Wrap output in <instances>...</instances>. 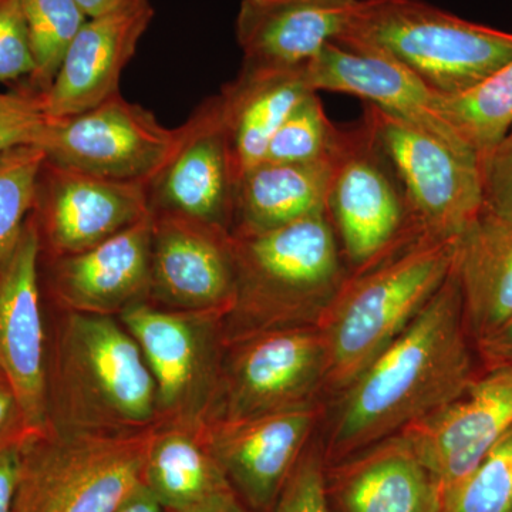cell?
<instances>
[{"label": "cell", "instance_id": "22", "mask_svg": "<svg viewBox=\"0 0 512 512\" xmlns=\"http://www.w3.org/2000/svg\"><path fill=\"white\" fill-rule=\"evenodd\" d=\"M359 0H241L235 35L251 66H306L348 29Z\"/></svg>", "mask_w": 512, "mask_h": 512}, {"label": "cell", "instance_id": "37", "mask_svg": "<svg viewBox=\"0 0 512 512\" xmlns=\"http://www.w3.org/2000/svg\"><path fill=\"white\" fill-rule=\"evenodd\" d=\"M28 439V437H26ZM0 447V512H13L18 494L22 451L25 440Z\"/></svg>", "mask_w": 512, "mask_h": 512}, {"label": "cell", "instance_id": "36", "mask_svg": "<svg viewBox=\"0 0 512 512\" xmlns=\"http://www.w3.org/2000/svg\"><path fill=\"white\" fill-rule=\"evenodd\" d=\"M32 436L18 397L0 373V447Z\"/></svg>", "mask_w": 512, "mask_h": 512}, {"label": "cell", "instance_id": "19", "mask_svg": "<svg viewBox=\"0 0 512 512\" xmlns=\"http://www.w3.org/2000/svg\"><path fill=\"white\" fill-rule=\"evenodd\" d=\"M338 512H441L443 491L402 433L326 466Z\"/></svg>", "mask_w": 512, "mask_h": 512}, {"label": "cell", "instance_id": "8", "mask_svg": "<svg viewBox=\"0 0 512 512\" xmlns=\"http://www.w3.org/2000/svg\"><path fill=\"white\" fill-rule=\"evenodd\" d=\"M119 319L137 340L156 384L158 427L202 429L220 389L225 316L143 302Z\"/></svg>", "mask_w": 512, "mask_h": 512}, {"label": "cell", "instance_id": "33", "mask_svg": "<svg viewBox=\"0 0 512 512\" xmlns=\"http://www.w3.org/2000/svg\"><path fill=\"white\" fill-rule=\"evenodd\" d=\"M49 124L40 99L15 87L0 93V151L10 147L40 146Z\"/></svg>", "mask_w": 512, "mask_h": 512}, {"label": "cell", "instance_id": "35", "mask_svg": "<svg viewBox=\"0 0 512 512\" xmlns=\"http://www.w3.org/2000/svg\"><path fill=\"white\" fill-rule=\"evenodd\" d=\"M484 210L512 222V128L493 148L480 154Z\"/></svg>", "mask_w": 512, "mask_h": 512}, {"label": "cell", "instance_id": "6", "mask_svg": "<svg viewBox=\"0 0 512 512\" xmlns=\"http://www.w3.org/2000/svg\"><path fill=\"white\" fill-rule=\"evenodd\" d=\"M156 429L133 434H32L23 443L13 512L116 511L143 483Z\"/></svg>", "mask_w": 512, "mask_h": 512}, {"label": "cell", "instance_id": "15", "mask_svg": "<svg viewBox=\"0 0 512 512\" xmlns=\"http://www.w3.org/2000/svg\"><path fill=\"white\" fill-rule=\"evenodd\" d=\"M183 126L180 147L148 184L150 210L232 232L239 175L220 96L202 101Z\"/></svg>", "mask_w": 512, "mask_h": 512}, {"label": "cell", "instance_id": "12", "mask_svg": "<svg viewBox=\"0 0 512 512\" xmlns=\"http://www.w3.org/2000/svg\"><path fill=\"white\" fill-rule=\"evenodd\" d=\"M151 214L148 185L124 183L45 160L37 178L40 258L80 254Z\"/></svg>", "mask_w": 512, "mask_h": 512}, {"label": "cell", "instance_id": "16", "mask_svg": "<svg viewBox=\"0 0 512 512\" xmlns=\"http://www.w3.org/2000/svg\"><path fill=\"white\" fill-rule=\"evenodd\" d=\"M46 365L40 244L30 214L18 247L0 266V373L18 397L32 434L47 430Z\"/></svg>", "mask_w": 512, "mask_h": 512}, {"label": "cell", "instance_id": "27", "mask_svg": "<svg viewBox=\"0 0 512 512\" xmlns=\"http://www.w3.org/2000/svg\"><path fill=\"white\" fill-rule=\"evenodd\" d=\"M441 119L480 156L512 128V60L458 96H437Z\"/></svg>", "mask_w": 512, "mask_h": 512}, {"label": "cell", "instance_id": "25", "mask_svg": "<svg viewBox=\"0 0 512 512\" xmlns=\"http://www.w3.org/2000/svg\"><path fill=\"white\" fill-rule=\"evenodd\" d=\"M453 271L476 346L512 318V222L481 211L456 239Z\"/></svg>", "mask_w": 512, "mask_h": 512}, {"label": "cell", "instance_id": "13", "mask_svg": "<svg viewBox=\"0 0 512 512\" xmlns=\"http://www.w3.org/2000/svg\"><path fill=\"white\" fill-rule=\"evenodd\" d=\"M151 214L148 302L171 311L227 316L237 295L231 232L181 215Z\"/></svg>", "mask_w": 512, "mask_h": 512}, {"label": "cell", "instance_id": "21", "mask_svg": "<svg viewBox=\"0 0 512 512\" xmlns=\"http://www.w3.org/2000/svg\"><path fill=\"white\" fill-rule=\"evenodd\" d=\"M305 70L313 92L359 97L434 136L470 147L441 119L436 94L393 60L332 42L306 64Z\"/></svg>", "mask_w": 512, "mask_h": 512}, {"label": "cell", "instance_id": "20", "mask_svg": "<svg viewBox=\"0 0 512 512\" xmlns=\"http://www.w3.org/2000/svg\"><path fill=\"white\" fill-rule=\"evenodd\" d=\"M153 6L87 19L40 99L49 119L77 116L120 93V79L153 20Z\"/></svg>", "mask_w": 512, "mask_h": 512}, {"label": "cell", "instance_id": "5", "mask_svg": "<svg viewBox=\"0 0 512 512\" xmlns=\"http://www.w3.org/2000/svg\"><path fill=\"white\" fill-rule=\"evenodd\" d=\"M336 42L393 60L440 97L468 92L512 60V33L424 0H359Z\"/></svg>", "mask_w": 512, "mask_h": 512}, {"label": "cell", "instance_id": "3", "mask_svg": "<svg viewBox=\"0 0 512 512\" xmlns=\"http://www.w3.org/2000/svg\"><path fill=\"white\" fill-rule=\"evenodd\" d=\"M237 295L225 339L318 325L349 271L326 215L258 234H232Z\"/></svg>", "mask_w": 512, "mask_h": 512}, {"label": "cell", "instance_id": "23", "mask_svg": "<svg viewBox=\"0 0 512 512\" xmlns=\"http://www.w3.org/2000/svg\"><path fill=\"white\" fill-rule=\"evenodd\" d=\"M143 483L164 512H254L212 454L204 427H157Z\"/></svg>", "mask_w": 512, "mask_h": 512}, {"label": "cell", "instance_id": "28", "mask_svg": "<svg viewBox=\"0 0 512 512\" xmlns=\"http://www.w3.org/2000/svg\"><path fill=\"white\" fill-rule=\"evenodd\" d=\"M20 5L33 72L16 87L42 99L55 82L74 37L89 18L76 0H20Z\"/></svg>", "mask_w": 512, "mask_h": 512}, {"label": "cell", "instance_id": "10", "mask_svg": "<svg viewBox=\"0 0 512 512\" xmlns=\"http://www.w3.org/2000/svg\"><path fill=\"white\" fill-rule=\"evenodd\" d=\"M326 369L325 346L315 326L264 330L227 340L220 389L208 421L320 406Z\"/></svg>", "mask_w": 512, "mask_h": 512}, {"label": "cell", "instance_id": "26", "mask_svg": "<svg viewBox=\"0 0 512 512\" xmlns=\"http://www.w3.org/2000/svg\"><path fill=\"white\" fill-rule=\"evenodd\" d=\"M329 160L318 163H261L241 178L231 234H258L326 215Z\"/></svg>", "mask_w": 512, "mask_h": 512}, {"label": "cell", "instance_id": "41", "mask_svg": "<svg viewBox=\"0 0 512 512\" xmlns=\"http://www.w3.org/2000/svg\"><path fill=\"white\" fill-rule=\"evenodd\" d=\"M3 2H6V0H0V5H2Z\"/></svg>", "mask_w": 512, "mask_h": 512}, {"label": "cell", "instance_id": "14", "mask_svg": "<svg viewBox=\"0 0 512 512\" xmlns=\"http://www.w3.org/2000/svg\"><path fill=\"white\" fill-rule=\"evenodd\" d=\"M153 214L97 247L60 258H40L46 308L114 316L150 299Z\"/></svg>", "mask_w": 512, "mask_h": 512}, {"label": "cell", "instance_id": "17", "mask_svg": "<svg viewBox=\"0 0 512 512\" xmlns=\"http://www.w3.org/2000/svg\"><path fill=\"white\" fill-rule=\"evenodd\" d=\"M320 406L238 420H212L205 439L242 503L272 512L286 481L313 440Z\"/></svg>", "mask_w": 512, "mask_h": 512}, {"label": "cell", "instance_id": "38", "mask_svg": "<svg viewBox=\"0 0 512 512\" xmlns=\"http://www.w3.org/2000/svg\"><path fill=\"white\" fill-rule=\"evenodd\" d=\"M478 360L483 370L512 369V318L487 338L476 343Z\"/></svg>", "mask_w": 512, "mask_h": 512}, {"label": "cell", "instance_id": "2", "mask_svg": "<svg viewBox=\"0 0 512 512\" xmlns=\"http://www.w3.org/2000/svg\"><path fill=\"white\" fill-rule=\"evenodd\" d=\"M45 309L47 430L133 434L156 429V384L120 319Z\"/></svg>", "mask_w": 512, "mask_h": 512}, {"label": "cell", "instance_id": "4", "mask_svg": "<svg viewBox=\"0 0 512 512\" xmlns=\"http://www.w3.org/2000/svg\"><path fill=\"white\" fill-rule=\"evenodd\" d=\"M456 239L420 238L372 268L349 274L316 329L326 392H342L407 329L447 281Z\"/></svg>", "mask_w": 512, "mask_h": 512}, {"label": "cell", "instance_id": "39", "mask_svg": "<svg viewBox=\"0 0 512 512\" xmlns=\"http://www.w3.org/2000/svg\"><path fill=\"white\" fill-rule=\"evenodd\" d=\"M87 18L114 15V13L133 12L151 6L150 0H76Z\"/></svg>", "mask_w": 512, "mask_h": 512}, {"label": "cell", "instance_id": "32", "mask_svg": "<svg viewBox=\"0 0 512 512\" xmlns=\"http://www.w3.org/2000/svg\"><path fill=\"white\" fill-rule=\"evenodd\" d=\"M272 512H333L322 446L311 441L286 481Z\"/></svg>", "mask_w": 512, "mask_h": 512}, {"label": "cell", "instance_id": "30", "mask_svg": "<svg viewBox=\"0 0 512 512\" xmlns=\"http://www.w3.org/2000/svg\"><path fill=\"white\" fill-rule=\"evenodd\" d=\"M340 127L326 114L319 93L305 97L272 137L262 163L302 164L329 160Z\"/></svg>", "mask_w": 512, "mask_h": 512}, {"label": "cell", "instance_id": "7", "mask_svg": "<svg viewBox=\"0 0 512 512\" xmlns=\"http://www.w3.org/2000/svg\"><path fill=\"white\" fill-rule=\"evenodd\" d=\"M326 217L349 274L372 268L424 238L392 164L363 120L340 128L330 154Z\"/></svg>", "mask_w": 512, "mask_h": 512}, {"label": "cell", "instance_id": "1", "mask_svg": "<svg viewBox=\"0 0 512 512\" xmlns=\"http://www.w3.org/2000/svg\"><path fill=\"white\" fill-rule=\"evenodd\" d=\"M481 372L451 269L402 335L335 394L320 443L326 466L399 434L463 396Z\"/></svg>", "mask_w": 512, "mask_h": 512}, {"label": "cell", "instance_id": "24", "mask_svg": "<svg viewBox=\"0 0 512 512\" xmlns=\"http://www.w3.org/2000/svg\"><path fill=\"white\" fill-rule=\"evenodd\" d=\"M312 92L305 66L242 63L238 76L218 94L239 178L264 161L278 128Z\"/></svg>", "mask_w": 512, "mask_h": 512}, {"label": "cell", "instance_id": "40", "mask_svg": "<svg viewBox=\"0 0 512 512\" xmlns=\"http://www.w3.org/2000/svg\"><path fill=\"white\" fill-rule=\"evenodd\" d=\"M114 512H164V508L150 488L141 483Z\"/></svg>", "mask_w": 512, "mask_h": 512}, {"label": "cell", "instance_id": "9", "mask_svg": "<svg viewBox=\"0 0 512 512\" xmlns=\"http://www.w3.org/2000/svg\"><path fill=\"white\" fill-rule=\"evenodd\" d=\"M363 121L392 164L424 238L457 239L484 210L480 156L365 103Z\"/></svg>", "mask_w": 512, "mask_h": 512}, {"label": "cell", "instance_id": "31", "mask_svg": "<svg viewBox=\"0 0 512 512\" xmlns=\"http://www.w3.org/2000/svg\"><path fill=\"white\" fill-rule=\"evenodd\" d=\"M441 512H512V427L443 495Z\"/></svg>", "mask_w": 512, "mask_h": 512}, {"label": "cell", "instance_id": "11", "mask_svg": "<svg viewBox=\"0 0 512 512\" xmlns=\"http://www.w3.org/2000/svg\"><path fill=\"white\" fill-rule=\"evenodd\" d=\"M183 137V124L164 127L150 110L119 93L77 116L49 119L40 147L50 163L148 185L174 156Z\"/></svg>", "mask_w": 512, "mask_h": 512}, {"label": "cell", "instance_id": "18", "mask_svg": "<svg viewBox=\"0 0 512 512\" xmlns=\"http://www.w3.org/2000/svg\"><path fill=\"white\" fill-rule=\"evenodd\" d=\"M512 427V369L483 370L463 396L400 433L443 495L471 473Z\"/></svg>", "mask_w": 512, "mask_h": 512}, {"label": "cell", "instance_id": "34", "mask_svg": "<svg viewBox=\"0 0 512 512\" xmlns=\"http://www.w3.org/2000/svg\"><path fill=\"white\" fill-rule=\"evenodd\" d=\"M33 72L28 32L20 0L0 5V83H20Z\"/></svg>", "mask_w": 512, "mask_h": 512}, {"label": "cell", "instance_id": "29", "mask_svg": "<svg viewBox=\"0 0 512 512\" xmlns=\"http://www.w3.org/2000/svg\"><path fill=\"white\" fill-rule=\"evenodd\" d=\"M45 151L36 144L0 151V266L18 247L35 207Z\"/></svg>", "mask_w": 512, "mask_h": 512}]
</instances>
